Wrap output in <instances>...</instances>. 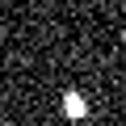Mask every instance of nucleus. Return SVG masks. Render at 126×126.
Listing matches in <instances>:
<instances>
[{
    "label": "nucleus",
    "instance_id": "obj_1",
    "mask_svg": "<svg viewBox=\"0 0 126 126\" xmlns=\"http://www.w3.org/2000/svg\"><path fill=\"white\" fill-rule=\"evenodd\" d=\"M63 113H67V118H84V97L80 93H67V97H63Z\"/></svg>",
    "mask_w": 126,
    "mask_h": 126
}]
</instances>
